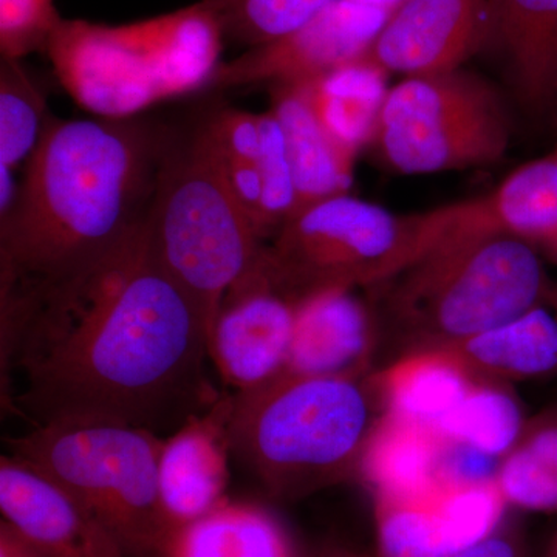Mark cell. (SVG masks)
Listing matches in <instances>:
<instances>
[{"instance_id":"cell-12","label":"cell","mask_w":557,"mask_h":557,"mask_svg":"<svg viewBox=\"0 0 557 557\" xmlns=\"http://www.w3.org/2000/svg\"><path fill=\"white\" fill-rule=\"evenodd\" d=\"M487 0H405L362 60L386 73L442 75L487 44Z\"/></svg>"},{"instance_id":"cell-4","label":"cell","mask_w":557,"mask_h":557,"mask_svg":"<svg viewBox=\"0 0 557 557\" xmlns=\"http://www.w3.org/2000/svg\"><path fill=\"white\" fill-rule=\"evenodd\" d=\"M388 285V310L408 351L445 348L548 306L555 285L536 247L487 228L472 201Z\"/></svg>"},{"instance_id":"cell-19","label":"cell","mask_w":557,"mask_h":557,"mask_svg":"<svg viewBox=\"0 0 557 557\" xmlns=\"http://www.w3.org/2000/svg\"><path fill=\"white\" fill-rule=\"evenodd\" d=\"M490 36L508 58L528 106L557 95V0H487Z\"/></svg>"},{"instance_id":"cell-15","label":"cell","mask_w":557,"mask_h":557,"mask_svg":"<svg viewBox=\"0 0 557 557\" xmlns=\"http://www.w3.org/2000/svg\"><path fill=\"white\" fill-rule=\"evenodd\" d=\"M354 292L329 289L299 304L285 370L304 375H368L375 324Z\"/></svg>"},{"instance_id":"cell-17","label":"cell","mask_w":557,"mask_h":557,"mask_svg":"<svg viewBox=\"0 0 557 557\" xmlns=\"http://www.w3.org/2000/svg\"><path fill=\"white\" fill-rule=\"evenodd\" d=\"M271 112L285 139L296 185V211L343 196L354 182L357 156L343 148L311 109L306 84L271 87Z\"/></svg>"},{"instance_id":"cell-11","label":"cell","mask_w":557,"mask_h":557,"mask_svg":"<svg viewBox=\"0 0 557 557\" xmlns=\"http://www.w3.org/2000/svg\"><path fill=\"white\" fill-rule=\"evenodd\" d=\"M299 304L273 281L260 255L223 299L209 339V358L226 386L247 392L284 372Z\"/></svg>"},{"instance_id":"cell-14","label":"cell","mask_w":557,"mask_h":557,"mask_svg":"<svg viewBox=\"0 0 557 557\" xmlns=\"http://www.w3.org/2000/svg\"><path fill=\"white\" fill-rule=\"evenodd\" d=\"M230 398L188 418L160 454L161 504L175 533L222 505L228 486Z\"/></svg>"},{"instance_id":"cell-37","label":"cell","mask_w":557,"mask_h":557,"mask_svg":"<svg viewBox=\"0 0 557 557\" xmlns=\"http://www.w3.org/2000/svg\"><path fill=\"white\" fill-rule=\"evenodd\" d=\"M547 557H557V534L553 539L552 545H549Z\"/></svg>"},{"instance_id":"cell-8","label":"cell","mask_w":557,"mask_h":557,"mask_svg":"<svg viewBox=\"0 0 557 557\" xmlns=\"http://www.w3.org/2000/svg\"><path fill=\"white\" fill-rule=\"evenodd\" d=\"M456 205L397 215L350 194L295 212L277 230L262 260L293 299L329 289L383 285L443 236Z\"/></svg>"},{"instance_id":"cell-31","label":"cell","mask_w":557,"mask_h":557,"mask_svg":"<svg viewBox=\"0 0 557 557\" xmlns=\"http://www.w3.org/2000/svg\"><path fill=\"white\" fill-rule=\"evenodd\" d=\"M449 557H525V548L516 530L498 527L490 536Z\"/></svg>"},{"instance_id":"cell-29","label":"cell","mask_w":557,"mask_h":557,"mask_svg":"<svg viewBox=\"0 0 557 557\" xmlns=\"http://www.w3.org/2000/svg\"><path fill=\"white\" fill-rule=\"evenodd\" d=\"M259 171L263 185L265 236L277 230L296 211V185L284 131L271 110L260 113Z\"/></svg>"},{"instance_id":"cell-3","label":"cell","mask_w":557,"mask_h":557,"mask_svg":"<svg viewBox=\"0 0 557 557\" xmlns=\"http://www.w3.org/2000/svg\"><path fill=\"white\" fill-rule=\"evenodd\" d=\"M383 413L372 375L284 370L230 398V448L271 496L296 500L354 478Z\"/></svg>"},{"instance_id":"cell-10","label":"cell","mask_w":557,"mask_h":557,"mask_svg":"<svg viewBox=\"0 0 557 557\" xmlns=\"http://www.w3.org/2000/svg\"><path fill=\"white\" fill-rule=\"evenodd\" d=\"M394 10L335 0L284 38L222 62L212 89L309 83L364 57Z\"/></svg>"},{"instance_id":"cell-24","label":"cell","mask_w":557,"mask_h":557,"mask_svg":"<svg viewBox=\"0 0 557 557\" xmlns=\"http://www.w3.org/2000/svg\"><path fill=\"white\" fill-rule=\"evenodd\" d=\"M496 482L508 505L557 515V409L527 421L518 445L502 458Z\"/></svg>"},{"instance_id":"cell-23","label":"cell","mask_w":557,"mask_h":557,"mask_svg":"<svg viewBox=\"0 0 557 557\" xmlns=\"http://www.w3.org/2000/svg\"><path fill=\"white\" fill-rule=\"evenodd\" d=\"M472 205L487 228L511 234L539 248L557 239L555 156L523 164L490 196L472 200Z\"/></svg>"},{"instance_id":"cell-16","label":"cell","mask_w":557,"mask_h":557,"mask_svg":"<svg viewBox=\"0 0 557 557\" xmlns=\"http://www.w3.org/2000/svg\"><path fill=\"white\" fill-rule=\"evenodd\" d=\"M443 445L445 437L432 424L384 412L370 435L359 472L375 497L435 502L445 491L440 480Z\"/></svg>"},{"instance_id":"cell-35","label":"cell","mask_w":557,"mask_h":557,"mask_svg":"<svg viewBox=\"0 0 557 557\" xmlns=\"http://www.w3.org/2000/svg\"><path fill=\"white\" fill-rule=\"evenodd\" d=\"M542 251L545 252L548 259L557 263V239L548 242V244L542 245Z\"/></svg>"},{"instance_id":"cell-6","label":"cell","mask_w":557,"mask_h":557,"mask_svg":"<svg viewBox=\"0 0 557 557\" xmlns=\"http://www.w3.org/2000/svg\"><path fill=\"white\" fill-rule=\"evenodd\" d=\"M146 223L161 265L199 310L209 347L223 299L265 245L231 193L208 119L172 132Z\"/></svg>"},{"instance_id":"cell-34","label":"cell","mask_w":557,"mask_h":557,"mask_svg":"<svg viewBox=\"0 0 557 557\" xmlns=\"http://www.w3.org/2000/svg\"><path fill=\"white\" fill-rule=\"evenodd\" d=\"M304 557H357V553H351L344 548H324Z\"/></svg>"},{"instance_id":"cell-9","label":"cell","mask_w":557,"mask_h":557,"mask_svg":"<svg viewBox=\"0 0 557 557\" xmlns=\"http://www.w3.org/2000/svg\"><path fill=\"white\" fill-rule=\"evenodd\" d=\"M509 137L496 89L461 69L412 76L387 90L373 135L388 166L408 175L496 163Z\"/></svg>"},{"instance_id":"cell-26","label":"cell","mask_w":557,"mask_h":557,"mask_svg":"<svg viewBox=\"0 0 557 557\" xmlns=\"http://www.w3.org/2000/svg\"><path fill=\"white\" fill-rule=\"evenodd\" d=\"M47 98L21 61L0 62V164L16 171L35 152L47 123Z\"/></svg>"},{"instance_id":"cell-36","label":"cell","mask_w":557,"mask_h":557,"mask_svg":"<svg viewBox=\"0 0 557 557\" xmlns=\"http://www.w3.org/2000/svg\"><path fill=\"white\" fill-rule=\"evenodd\" d=\"M548 307H549V309L555 311V314L557 317V285H555V288H553L552 295H549Z\"/></svg>"},{"instance_id":"cell-18","label":"cell","mask_w":557,"mask_h":557,"mask_svg":"<svg viewBox=\"0 0 557 557\" xmlns=\"http://www.w3.org/2000/svg\"><path fill=\"white\" fill-rule=\"evenodd\" d=\"M475 380L518 383L557 376V317L548 306L445 347Z\"/></svg>"},{"instance_id":"cell-1","label":"cell","mask_w":557,"mask_h":557,"mask_svg":"<svg viewBox=\"0 0 557 557\" xmlns=\"http://www.w3.org/2000/svg\"><path fill=\"white\" fill-rule=\"evenodd\" d=\"M0 335L2 399L33 426L102 418L156 432L220 399L205 373L207 327L146 220L62 281L0 282Z\"/></svg>"},{"instance_id":"cell-22","label":"cell","mask_w":557,"mask_h":557,"mask_svg":"<svg viewBox=\"0 0 557 557\" xmlns=\"http://www.w3.org/2000/svg\"><path fill=\"white\" fill-rule=\"evenodd\" d=\"M386 72L359 60L306 84L311 109L330 137L357 156L373 139L386 98Z\"/></svg>"},{"instance_id":"cell-5","label":"cell","mask_w":557,"mask_h":557,"mask_svg":"<svg viewBox=\"0 0 557 557\" xmlns=\"http://www.w3.org/2000/svg\"><path fill=\"white\" fill-rule=\"evenodd\" d=\"M225 32L208 0L131 24L62 20L46 53L61 86L100 119H134L211 86Z\"/></svg>"},{"instance_id":"cell-21","label":"cell","mask_w":557,"mask_h":557,"mask_svg":"<svg viewBox=\"0 0 557 557\" xmlns=\"http://www.w3.org/2000/svg\"><path fill=\"white\" fill-rule=\"evenodd\" d=\"M170 557H296L287 531L267 509L225 500L180 528Z\"/></svg>"},{"instance_id":"cell-27","label":"cell","mask_w":557,"mask_h":557,"mask_svg":"<svg viewBox=\"0 0 557 557\" xmlns=\"http://www.w3.org/2000/svg\"><path fill=\"white\" fill-rule=\"evenodd\" d=\"M437 500L376 497L380 557L453 556L456 548L440 515Z\"/></svg>"},{"instance_id":"cell-2","label":"cell","mask_w":557,"mask_h":557,"mask_svg":"<svg viewBox=\"0 0 557 557\" xmlns=\"http://www.w3.org/2000/svg\"><path fill=\"white\" fill-rule=\"evenodd\" d=\"M172 131L134 119L49 120L0 218V282L72 276L137 230Z\"/></svg>"},{"instance_id":"cell-28","label":"cell","mask_w":557,"mask_h":557,"mask_svg":"<svg viewBox=\"0 0 557 557\" xmlns=\"http://www.w3.org/2000/svg\"><path fill=\"white\" fill-rule=\"evenodd\" d=\"M335 0H208L225 38L248 49L284 38Z\"/></svg>"},{"instance_id":"cell-25","label":"cell","mask_w":557,"mask_h":557,"mask_svg":"<svg viewBox=\"0 0 557 557\" xmlns=\"http://www.w3.org/2000/svg\"><path fill=\"white\" fill-rule=\"evenodd\" d=\"M525 426L518 398L505 384L478 380L435 428L443 437L502 460L518 445Z\"/></svg>"},{"instance_id":"cell-38","label":"cell","mask_w":557,"mask_h":557,"mask_svg":"<svg viewBox=\"0 0 557 557\" xmlns=\"http://www.w3.org/2000/svg\"><path fill=\"white\" fill-rule=\"evenodd\" d=\"M357 557H372V556H368V555H357Z\"/></svg>"},{"instance_id":"cell-13","label":"cell","mask_w":557,"mask_h":557,"mask_svg":"<svg viewBox=\"0 0 557 557\" xmlns=\"http://www.w3.org/2000/svg\"><path fill=\"white\" fill-rule=\"evenodd\" d=\"M2 519L50 557H129L115 534L64 487L20 458L0 460Z\"/></svg>"},{"instance_id":"cell-32","label":"cell","mask_w":557,"mask_h":557,"mask_svg":"<svg viewBox=\"0 0 557 557\" xmlns=\"http://www.w3.org/2000/svg\"><path fill=\"white\" fill-rule=\"evenodd\" d=\"M0 557H50L22 536L16 528L2 519L0 522Z\"/></svg>"},{"instance_id":"cell-30","label":"cell","mask_w":557,"mask_h":557,"mask_svg":"<svg viewBox=\"0 0 557 557\" xmlns=\"http://www.w3.org/2000/svg\"><path fill=\"white\" fill-rule=\"evenodd\" d=\"M61 21L54 0H0L2 58L22 61L46 51Z\"/></svg>"},{"instance_id":"cell-39","label":"cell","mask_w":557,"mask_h":557,"mask_svg":"<svg viewBox=\"0 0 557 557\" xmlns=\"http://www.w3.org/2000/svg\"><path fill=\"white\" fill-rule=\"evenodd\" d=\"M556 166H557V153H555Z\"/></svg>"},{"instance_id":"cell-20","label":"cell","mask_w":557,"mask_h":557,"mask_svg":"<svg viewBox=\"0 0 557 557\" xmlns=\"http://www.w3.org/2000/svg\"><path fill=\"white\" fill-rule=\"evenodd\" d=\"M372 381L384 412L437 426L478 380L448 350L429 348L408 351Z\"/></svg>"},{"instance_id":"cell-33","label":"cell","mask_w":557,"mask_h":557,"mask_svg":"<svg viewBox=\"0 0 557 557\" xmlns=\"http://www.w3.org/2000/svg\"><path fill=\"white\" fill-rule=\"evenodd\" d=\"M21 183L17 182L16 171L0 164V218H5L16 203L20 196Z\"/></svg>"},{"instance_id":"cell-7","label":"cell","mask_w":557,"mask_h":557,"mask_svg":"<svg viewBox=\"0 0 557 557\" xmlns=\"http://www.w3.org/2000/svg\"><path fill=\"white\" fill-rule=\"evenodd\" d=\"M163 443L148 428L75 418L36 424L9 448L90 509L129 557H170L175 530L160 496Z\"/></svg>"}]
</instances>
